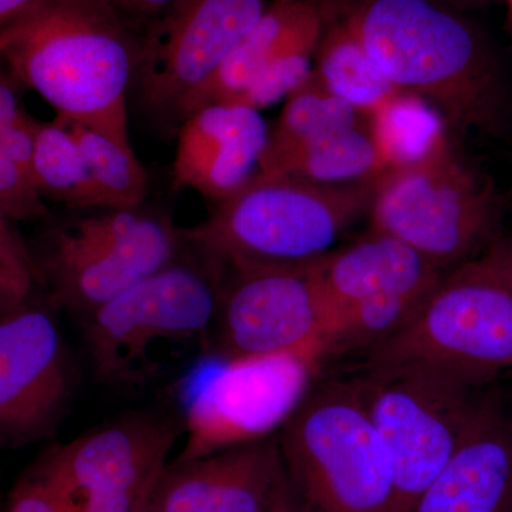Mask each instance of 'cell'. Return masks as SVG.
Returning a JSON list of instances; mask_svg holds the SVG:
<instances>
[{
  "label": "cell",
  "mask_w": 512,
  "mask_h": 512,
  "mask_svg": "<svg viewBox=\"0 0 512 512\" xmlns=\"http://www.w3.org/2000/svg\"><path fill=\"white\" fill-rule=\"evenodd\" d=\"M5 512H62L55 497L30 471L10 491Z\"/></svg>",
  "instance_id": "31"
},
{
  "label": "cell",
  "mask_w": 512,
  "mask_h": 512,
  "mask_svg": "<svg viewBox=\"0 0 512 512\" xmlns=\"http://www.w3.org/2000/svg\"><path fill=\"white\" fill-rule=\"evenodd\" d=\"M365 116L352 104L323 89L313 74L311 82L286 100L281 117L271 131L262 164L319 138L362 124Z\"/></svg>",
  "instance_id": "24"
},
{
  "label": "cell",
  "mask_w": 512,
  "mask_h": 512,
  "mask_svg": "<svg viewBox=\"0 0 512 512\" xmlns=\"http://www.w3.org/2000/svg\"><path fill=\"white\" fill-rule=\"evenodd\" d=\"M369 117L386 170L419 164L447 147L446 120L414 94H394Z\"/></svg>",
  "instance_id": "21"
},
{
  "label": "cell",
  "mask_w": 512,
  "mask_h": 512,
  "mask_svg": "<svg viewBox=\"0 0 512 512\" xmlns=\"http://www.w3.org/2000/svg\"><path fill=\"white\" fill-rule=\"evenodd\" d=\"M315 266L335 316L369 299L427 295L448 274L400 239L375 231L316 259Z\"/></svg>",
  "instance_id": "17"
},
{
  "label": "cell",
  "mask_w": 512,
  "mask_h": 512,
  "mask_svg": "<svg viewBox=\"0 0 512 512\" xmlns=\"http://www.w3.org/2000/svg\"><path fill=\"white\" fill-rule=\"evenodd\" d=\"M295 2L308 3L318 9L328 22V20L345 18L365 0H295Z\"/></svg>",
  "instance_id": "34"
},
{
  "label": "cell",
  "mask_w": 512,
  "mask_h": 512,
  "mask_svg": "<svg viewBox=\"0 0 512 512\" xmlns=\"http://www.w3.org/2000/svg\"><path fill=\"white\" fill-rule=\"evenodd\" d=\"M375 187L258 174L207 220L180 229L181 239L228 268L308 264L335 251L339 238L369 215Z\"/></svg>",
  "instance_id": "3"
},
{
  "label": "cell",
  "mask_w": 512,
  "mask_h": 512,
  "mask_svg": "<svg viewBox=\"0 0 512 512\" xmlns=\"http://www.w3.org/2000/svg\"><path fill=\"white\" fill-rule=\"evenodd\" d=\"M62 121L79 141L103 208L134 210L140 207L147 195L148 178L133 148L121 146L113 138L83 124Z\"/></svg>",
  "instance_id": "25"
},
{
  "label": "cell",
  "mask_w": 512,
  "mask_h": 512,
  "mask_svg": "<svg viewBox=\"0 0 512 512\" xmlns=\"http://www.w3.org/2000/svg\"><path fill=\"white\" fill-rule=\"evenodd\" d=\"M508 3V12H510V20L512 25V0H507Z\"/></svg>",
  "instance_id": "38"
},
{
  "label": "cell",
  "mask_w": 512,
  "mask_h": 512,
  "mask_svg": "<svg viewBox=\"0 0 512 512\" xmlns=\"http://www.w3.org/2000/svg\"><path fill=\"white\" fill-rule=\"evenodd\" d=\"M353 380L392 454L400 512H412L483 416L493 384L420 363H366Z\"/></svg>",
  "instance_id": "5"
},
{
  "label": "cell",
  "mask_w": 512,
  "mask_h": 512,
  "mask_svg": "<svg viewBox=\"0 0 512 512\" xmlns=\"http://www.w3.org/2000/svg\"><path fill=\"white\" fill-rule=\"evenodd\" d=\"M43 198L33 175L0 154V215L13 222L43 220L49 215Z\"/></svg>",
  "instance_id": "29"
},
{
  "label": "cell",
  "mask_w": 512,
  "mask_h": 512,
  "mask_svg": "<svg viewBox=\"0 0 512 512\" xmlns=\"http://www.w3.org/2000/svg\"><path fill=\"white\" fill-rule=\"evenodd\" d=\"M181 242L180 229L154 215L133 237L109 247L83 244L70 232H60L47 269L57 299L89 315L170 265Z\"/></svg>",
  "instance_id": "15"
},
{
  "label": "cell",
  "mask_w": 512,
  "mask_h": 512,
  "mask_svg": "<svg viewBox=\"0 0 512 512\" xmlns=\"http://www.w3.org/2000/svg\"><path fill=\"white\" fill-rule=\"evenodd\" d=\"M315 79L366 116L399 93L377 69L345 19L325 22L315 52Z\"/></svg>",
  "instance_id": "20"
},
{
  "label": "cell",
  "mask_w": 512,
  "mask_h": 512,
  "mask_svg": "<svg viewBox=\"0 0 512 512\" xmlns=\"http://www.w3.org/2000/svg\"><path fill=\"white\" fill-rule=\"evenodd\" d=\"M39 123L40 121L32 119L29 113H26L15 123L0 127V154L9 157L30 174H32Z\"/></svg>",
  "instance_id": "30"
},
{
  "label": "cell",
  "mask_w": 512,
  "mask_h": 512,
  "mask_svg": "<svg viewBox=\"0 0 512 512\" xmlns=\"http://www.w3.org/2000/svg\"><path fill=\"white\" fill-rule=\"evenodd\" d=\"M272 0H177L143 33L133 87L165 127L180 126L188 104L255 29Z\"/></svg>",
  "instance_id": "10"
},
{
  "label": "cell",
  "mask_w": 512,
  "mask_h": 512,
  "mask_svg": "<svg viewBox=\"0 0 512 512\" xmlns=\"http://www.w3.org/2000/svg\"><path fill=\"white\" fill-rule=\"evenodd\" d=\"M412 512H512V409L497 393Z\"/></svg>",
  "instance_id": "16"
},
{
  "label": "cell",
  "mask_w": 512,
  "mask_h": 512,
  "mask_svg": "<svg viewBox=\"0 0 512 512\" xmlns=\"http://www.w3.org/2000/svg\"><path fill=\"white\" fill-rule=\"evenodd\" d=\"M386 171L370 126L357 124L262 164L265 175L325 185L373 184Z\"/></svg>",
  "instance_id": "19"
},
{
  "label": "cell",
  "mask_w": 512,
  "mask_h": 512,
  "mask_svg": "<svg viewBox=\"0 0 512 512\" xmlns=\"http://www.w3.org/2000/svg\"><path fill=\"white\" fill-rule=\"evenodd\" d=\"M278 441L313 512H400L392 454L353 377L312 386Z\"/></svg>",
  "instance_id": "4"
},
{
  "label": "cell",
  "mask_w": 512,
  "mask_h": 512,
  "mask_svg": "<svg viewBox=\"0 0 512 512\" xmlns=\"http://www.w3.org/2000/svg\"><path fill=\"white\" fill-rule=\"evenodd\" d=\"M346 22L399 92L440 111L447 127L498 133L508 87L484 33L447 0H365Z\"/></svg>",
  "instance_id": "2"
},
{
  "label": "cell",
  "mask_w": 512,
  "mask_h": 512,
  "mask_svg": "<svg viewBox=\"0 0 512 512\" xmlns=\"http://www.w3.org/2000/svg\"><path fill=\"white\" fill-rule=\"evenodd\" d=\"M315 74V53H295L286 56L258 74L251 83L228 104L261 111L288 100L293 93L311 82Z\"/></svg>",
  "instance_id": "28"
},
{
  "label": "cell",
  "mask_w": 512,
  "mask_h": 512,
  "mask_svg": "<svg viewBox=\"0 0 512 512\" xmlns=\"http://www.w3.org/2000/svg\"><path fill=\"white\" fill-rule=\"evenodd\" d=\"M370 231L400 239L451 272L476 261L497 221L493 195L451 157L448 146L377 180Z\"/></svg>",
  "instance_id": "8"
},
{
  "label": "cell",
  "mask_w": 512,
  "mask_h": 512,
  "mask_svg": "<svg viewBox=\"0 0 512 512\" xmlns=\"http://www.w3.org/2000/svg\"><path fill=\"white\" fill-rule=\"evenodd\" d=\"M50 0H0V26Z\"/></svg>",
  "instance_id": "36"
},
{
  "label": "cell",
  "mask_w": 512,
  "mask_h": 512,
  "mask_svg": "<svg viewBox=\"0 0 512 512\" xmlns=\"http://www.w3.org/2000/svg\"><path fill=\"white\" fill-rule=\"evenodd\" d=\"M73 390L72 367L55 319L33 305L0 323V437L22 447L43 439Z\"/></svg>",
  "instance_id": "13"
},
{
  "label": "cell",
  "mask_w": 512,
  "mask_h": 512,
  "mask_svg": "<svg viewBox=\"0 0 512 512\" xmlns=\"http://www.w3.org/2000/svg\"><path fill=\"white\" fill-rule=\"evenodd\" d=\"M221 454L178 463L165 468L151 495L157 512H215Z\"/></svg>",
  "instance_id": "26"
},
{
  "label": "cell",
  "mask_w": 512,
  "mask_h": 512,
  "mask_svg": "<svg viewBox=\"0 0 512 512\" xmlns=\"http://www.w3.org/2000/svg\"><path fill=\"white\" fill-rule=\"evenodd\" d=\"M265 512H313L308 503L303 500L302 495L291 483L286 471L282 474L281 480L276 485L275 493L272 495L271 503Z\"/></svg>",
  "instance_id": "33"
},
{
  "label": "cell",
  "mask_w": 512,
  "mask_h": 512,
  "mask_svg": "<svg viewBox=\"0 0 512 512\" xmlns=\"http://www.w3.org/2000/svg\"><path fill=\"white\" fill-rule=\"evenodd\" d=\"M124 18L140 30H146L167 12L177 0H107Z\"/></svg>",
  "instance_id": "32"
},
{
  "label": "cell",
  "mask_w": 512,
  "mask_h": 512,
  "mask_svg": "<svg viewBox=\"0 0 512 512\" xmlns=\"http://www.w3.org/2000/svg\"><path fill=\"white\" fill-rule=\"evenodd\" d=\"M32 174L49 200L74 210L103 208L79 141L57 117L37 127Z\"/></svg>",
  "instance_id": "22"
},
{
  "label": "cell",
  "mask_w": 512,
  "mask_h": 512,
  "mask_svg": "<svg viewBox=\"0 0 512 512\" xmlns=\"http://www.w3.org/2000/svg\"><path fill=\"white\" fill-rule=\"evenodd\" d=\"M315 262L229 268L235 276L222 303V356L299 353L325 362L335 312Z\"/></svg>",
  "instance_id": "12"
},
{
  "label": "cell",
  "mask_w": 512,
  "mask_h": 512,
  "mask_svg": "<svg viewBox=\"0 0 512 512\" xmlns=\"http://www.w3.org/2000/svg\"><path fill=\"white\" fill-rule=\"evenodd\" d=\"M138 512H157V511H156V510H154V508H153V507H151V504H150V503H148L147 505H144V507H143V508H141V510H140V511H138Z\"/></svg>",
  "instance_id": "37"
},
{
  "label": "cell",
  "mask_w": 512,
  "mask_h": 512,
  "mask_svg": "<svg viewBox=\"0 0 512 512\" xmlns=\"http://www.w3.org/2000/svg\"><path fill=\"white\" fill-rule=\"evenodd\" d=\"M323 29L325 18L308 3L272 0L255 29L188 104L183 120L202 106L234 99L278 60L295 53H315Z\"/></svg>",
  "instance_id": "18"
},
{
  "label": "cell",
  "mask_w": 512,
  "mask_h": 512,
  "mask_svg": "<svg viewBox=\"0 0 512 512\" xmlns=\"http://www.w3.org/2000/svg\"><path fill=\"white\" fill-rule=\"evenodd\" d=\"M217 268L205 274L173 261L89 313L84 333L97 377L110 384L136 382L154 369L148 353L157 343L202 335L217 311L211 275Z\"/></svg>",
  "instance_id": "9"
},
{
  "label": "cell",
  "mask_w": 512,
  "mask_h": 512,
  "mask_svg": "<svg viewBox=\"0 0 512 512\" xmlns=\"http://www.w3.org/2000/svg\"><path fill=\"white\" fill-rule=\"evenodd\" d=\"M141 45L143 30L107 0H50L0 26L6 69L26 89L59 119L128 148L127 96Z\"/></svg>",
  "instance_id": "1"
},
{
  "label": "cell",
  "mask_w": 512,
  "mask_h": 512,
  "mask_svg": "<svg viewBox=\"0 0 512 512\" xmlns=\"http://www.w3.org/2000/svg\"><path fill=\"white\" fill-rule=\"evenodd\" d=\"M178 431L133 416L50 451L35 474L62 512H138L150 503Z\"/></svg>",
  "instance_id": "11"
},
{
  "label": "cell",
  "mask_w": 512,
  "mask_h": 512,
  "mask_svg": "<svg viewBox=\"0 0 512 512\" xmlns=\"http://www.w3.org/2000/svg\"><path fill=\"white\" fill-rule=\"evenodd\" d=\"M40 268L16 222L0 215V313L18 312L32 305Z\"/></svg>",
  "instance_id": "27"
},
{
  "label": "cell",
  "mask_w": 512,
  "mask_h": 512,
  "mask_svg": "<svg viewBox=\"0 0 512 512\" xmlns=\"http://www.w3.org/2000/svg\"><path fill=\"white\" fill-rule=\"evenodd\" d=\"M269 138L261 111L228 103L192 111L177 128L174 190L227 200L261 173Z\"/></svg>",
  "instance_id": "14"
},
{
  "label": "cell",
  "mask_w": 512,
  "mask_h": 512,
  "mask_svg": "<svg viewBox=\"0 0 512 512\" xmlns=\"http://www.w3.org/2000/svg\"><path fill=\"white\" fill-rule=\"evenodd\" d=\"M484 256L500 272L501 276L512 288V239L511 241L503 242V244L495 245Z\"/></svg>",
  "instance_id": "35"
},
{
  "label": "cell",
  "mask_w": 512,
  "mask_h": 512,
  "mask_svg": "<svg viewBox=\"0 0 512 512\" xmlns=\"http://www.w3.org/2000/svg\"><path fill=\"white\" fill-rule=\"evenodd\" d=\"M220 454L215 512H265L285 471L278 436Z\"/></svg>",
  "instance_id": "23"
},
{
  "label": "cell",
  "mask_w": 512,
  "mask_h": 512,
  "mask_svg": "<svg viewBox=\"0 0 512 512\" xmlns=\"http://www.w3.org/2000/svg\"><path fill=\"white\" fill-rule=\"evenodd\" d=\"M322 365L316 357H227L195 372L184 392L185 440L174 461L268 439L291 419Z\"/></svg>",
  "instance_id": "7"
},
{
  "label": "cell",
  "mask_w": 512,
  "mask_h": 512,
  "mask_svg": "<svg viewBox=\"0 0 512 512\" xmlns=\"http://www.w3.org/2000/svg\"><path fill=\"white\" fill-rule=\"evenodd\" d=\"M366 363H420L494 384L512 370V288L485 256L453 269Z\"/></svg>",
  "instance_id": "6"
}]
</instances>
